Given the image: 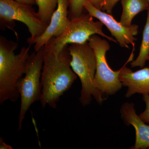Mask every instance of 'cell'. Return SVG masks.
<instances>
[{"instance_id": "1", "label": "cell", "mask_w": 149, "mask_h": 149, "mask_svg": "<svg viewBox=\"0 0 149 149\" xmlns=\"http://www.w3.org/2000/svg\"><path fill=\"white\" fill-rule=\"evenodd\" d=\"M71 57L68 45L58 53L44 46V63L41 83L42 107L56 109L60 97L71 88L77 75L70 66Z\"/></svg>"}, {"instance_id": "2", "label": "cell", "mask_w": 149, "mask_h": 149, "mask_svg": "<svg viewBox=\"0 0 149 149\" xmlns=\"http://www.w3.org/2000/svg\"><path fill=\"white\" fill-rule=\"evenodd\" d=\"M18 44L0 37V104L9 100L15 102L20 97L18 80L26 72L31 45L23 47L17 54L14 51Z\"/></svg>"}, {"instance_id": "3", "label": "cell", "mask_w": 149, "mask_h": 149, "mask_svg": "<svg viewBox=\"0 0 149 149\" xmlns=\"http://www.w3.org/2000/svg\"><path fill=\"white\" fill-rule=\"evenodd\" d=\"M68 49L71 57L70 66L81 83L80 102L83 106H86L91 104L93 97L102 104L106 98L94 85L97 61L94 50L88 42L71 44Z\"/></svg>"}, {"instance_id": "4", "label": "cell", "mask_w": 149, "mask_h": 149, "mask_svg": "<svg viewBox=\"0 0 149 149\" xmlns=\"http://www.w3.org/2000/svg\"><path fill=\"white\" fill-rule=\"evenodd\" d=\"M44 46L34 51L27 59L25 76L18 80L17 86L21 97L20 112L19 116L18 130L22 128V121L29 107L40 101L42 95L41 80L44 63Z\"/></svg>"}, {"instance_id": "5", "label": "cell", "mask_w": 149, "mask_h": 149, "mask_svg": "<svg viewBox=\"0 0 149 149\" xmlns=\"http://www.w3.org/2000/svg\"><path fill=\"white\" fill-rule=\"evenodd\" d=\"M103 26L101 22L94 21L93 17L86 13L78 18L70 20L67 28L60 36L52 37L45 46L58 54L68 44H84L88 42L90 37L95 35H100L110 41L117 43L116 40L103 32Z\"/></svg>"}, {"instance_id": "6", "label": "cell", "mask_w": 149, "mask_h": 149, "mask_svg": "<svg viewBox=\"0 0 149 149\" xmlns=\"http://www.w3.org/2000/svg\"><path fill=\"white\" fill-rule=\"evenodd\" d=\"M25 24L31 36L27 41H32L43 35L48 26L40 19L32 6L17 2L14 0H0V27L13 30L15 22Z\"/></svg>"}, {"instance_id": "7", "label": "cell", "mask_w": 149, "mask_h": 149, "mask_svg": "<svg viewBox=\"0 0 149 149\" xmlns=\"http://www.w3.org/2000/svg\"><path fill=\"white\" fill-rule=\"evenodd\" d=\"M89 45L95 53L97 68L94 85L103 95H113L122 88V83L119 79L120 69L114 71L110 67L106 59V53L110 48L107 40L98 35L91 36L88 41Z\"/></svg>"}, {"instance_id": "8", "label": "cell", "mask_w": 149, "mask_h": 149, "mask_svg": "<svg viewBox=\"0 0 149 149\" xmlns=\"http://www.w3.org/2000/svg\"><path fill=\"white\" fill-rule=\"evenodd\" d=\"M84 7L88 14L98 19L107 27L120 47L129 49V45H131L133 49H135V42L137 40L135 36L139 32L138 25L132 24L129 27L124 26L116 21L112 15L96 8L90 0L85 1Z\"/></svg>"}, {"instance_id": "9", "label": "cell", "mask_w": 149, "mask_h": 149, "mask_svg": "<svg viewBox=\"0 0 149 149\" xmlns=\"http://www.w3.org/2000/svg\"><path fill=\"white\" fill-rule=\"evenodd\" d=\"M69 3L70 0H57L56 8L45 31L29 44L34 45L35 51L37 52L44 47L52 37H58L65 31L70 21L68 17Z\"/></svg>"}, {"instance_id": "10", "label": "cell", "mask_w": 149, "mask_h": 149, "mask_svg": "<svg viewBox=\"0 0 149 149\" xmlns=\"http://www.w3.org/2000/svg\"><path fill=\"white\" fill-rule=\"evenodd\" d=\"M134 51H132L128 61L120 69L119 74V79L123 86L128 88L125 95L127 98L136 93L149 94V67L133 72L126 66L129 62L133 61Z\"/></svg>"}, {"instance_id": "11", "label": "cell", "mask_w": 149, "mask_h": 149, "mask_svg": "<svg viewBox=\"0 0 149 149\" xmlns=\"http://www.w3.org/2000/svg\"><path fill=\"white\" fill-rule=\"evenodd\" d=\"M120 112L121 119L126 125H132L136 132V141L131 149L149 148V125H147L136 113L135 105L132 102L124 103Z\"/></svg>"}, {"instance_id": "12", "label": "cell", "mask_w": 149, "mask_h": 149, "mask_svg": "<svg viewBox=\"0 0 149 149\" xmlns=\"http://www.w3.org/2000/svg\"><path fill=\"white\" fill-rule=\"evenodd\" d=\"M121 3L123 11L120 22L126 27L132 25L135 16L149 7L147 0H121Z\"/></svg>"}, {"instance_id": "13", "label": "cell", "mask_w": 149, "mask_h": 149, "mask_svg": "<svg viewBox=\"0 0 149 149\" xmlns=\"http://www.w3.org/2000/svg\"><path fill=\"white\" fill-rule=\"evenodd\" d=\"M147 10L146 22L143 31L140 52L136 59L130 63L131 68L140 67L143 68L149 57V7Z\"/></svg>"}, {"instance_id": "14", "label": "cell", "mask_w": 149, "mask_h": 149, "mask_svg": "<svg viewBox=\"0 0 149 149\" xmlns=\"http://www.w3.org/2000/svg\"><path fill=\"white\" fill-rule=\"evenodd\" d=\"M37 5L38 7L37 13L40 19L48 26L56 8L57 0H37Z\"/></svg>"}, {"instance_id": "15", "label": "cell", "mask_w": 149, "mask_h": 149, "mask_svg": "<svg viewBox=\"0 0 149 149\" xmlns=\"http://www.w3.org/2000/svg\"><path fill=\"white\" fill-rule=\"evenodd\" d=\"M86 0H70L68 17L70 20L78 18L87 13L84 3Z\"/></svg>"}, {"instance_id": "16", "label": "cell", "mask_w": 149, "mask_h": 149, "mask_svg": "<svg viewBox=\"0 0 149 149\" xmlns=\"http://www.w3.org/2000/svg\"><path fill=\"white\" fill-rule=\"evenodd\" d=\"M143 100L146 104V109L139 116L146 123H149V94L143 95Z\"/></svg>"}, {"instance_id": "17", "label": "cell", "mask_w": 149, "mask_h": 149, "mask_svg": "<svg viewBox=\"0 0 149 149\" xmlns=\"http://www.w3.org/2000/svg\"><path fill=\"white\" fill-rule=\"evenodd\" d=\"M120 0H104L102 10L106 11L107 13L112 15L113 9Z\"/></svg>"}, {"instance_id": "18", "label": "cell", "mask_w": 149, "mask_h": 149, "mask_svg": "<svg viewBox=\"0 0 149 149\" xmlns=\"http://www.w3.org/2000/svg\"><path fill=\"white\" fill-rule=\"evenodd\" d=\"M104 0H90L92 4L96 8L102 10Z\"/></svg>"}, {"instance_id": "19", "label": "cell", "mask_w": 149, "mask_h": 149, "mask_svg": "<svg viewBox=\"0 0 149 149\" xmlns=\"http://www.w3.org/2000/svg\"><path fill=\"white\" fill-rule=\"evenodd\" d=\"M17 2L24 4L33 6L37 4V0H14Z\"/></svg>"}, {"instance_id": "20", "label": "cell", "mask_w": 149, "mask_h": 149, "mask_svg": "<svg viewBox=\"0 0 149 149\" xmlns=\"http://www.w3.org/2000/svg\"><path fill=\"white\" fill-rule=\"evenodd\" d=\"M0 140V149H12L13 148L10 145L6 144L3 142L2 138H1Z\"/></svg>"}, {"instance_id": "21", "label": "cell", "mask_w": 149, "mask_h": 149, "mask_svg": "<svg viewBox=\"0 0 149 149\" xmlns=\"http://www.w3.org/2000/svg\"><path fill=\"white\" fill-rule=\"evenodd\" d=\"M147 1L148 2V3L149 4V0H147Z\"/></svg>"}, {"instance_id": "22", "label": "cell", "mask_w": 149, "mask_h": 149, "mask_svg": "<svg viewBox=\"0 0 149 149\" xmlns=\"http://www.w3.org/2000/svg\"><path fill=\"white\" fill-rule=\"evenodd\" d=\"M148 61H149V57L148 59Z\"/></svg>"}]
</instances>
